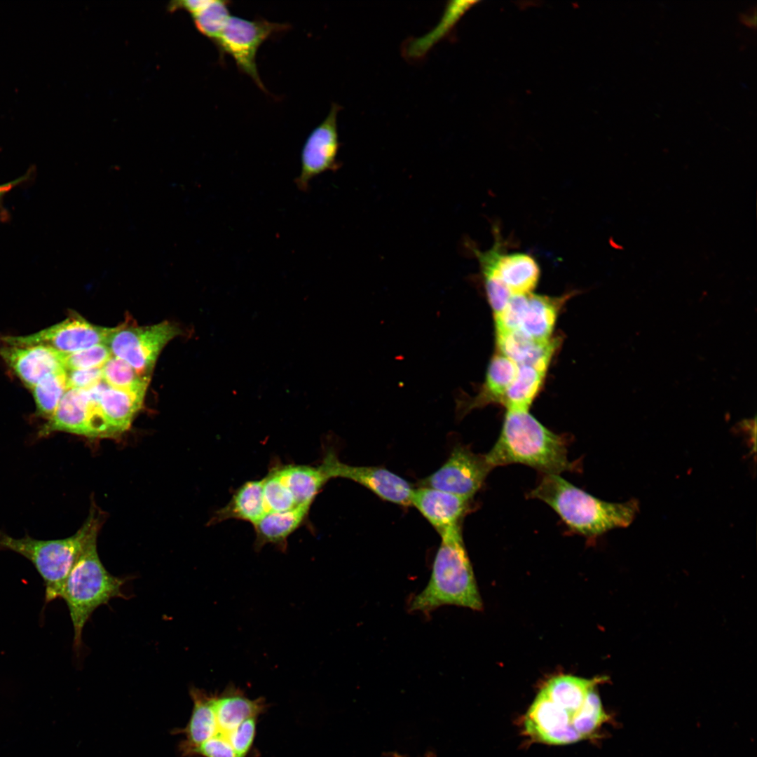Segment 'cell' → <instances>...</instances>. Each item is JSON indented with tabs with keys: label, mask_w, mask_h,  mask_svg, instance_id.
Here are the masks:
<instances>
[{
	"label": "cell",
	"mask_w": 757,
	"mask_h": 757,
	"mask_svg": "<svg viewBox=\"0 0 757 757\" xmlns=\"http://www.w3.org/2000/svg\"><path fill=\"white\" fill-rule=\"evenodd\" d=\"M146 390H124L106 386L99 405L108 425L110 437H117L128 430L140 409Z\"/></svg>",
	"instance_id": "obj_20"
},
{
	"label": "cell",
	"mask_w": 757,
	"mask_h": 757,
	"mask_svg": "<svg viewBox=\"0 0 757 757\" xmlns=\"http://www.w3.org/2000/svg\"><path fill=\"white\" fill-rule=\"evenodd\" d=\"M496 231L494 244L489 250L481 251L470 246L478 261L482 277L497 278L512 295L532 293L540 276L538 263L529 254L505 252L503 240Z\"/></svg>",
	"instance_id": "obj_8"
},
{
	"label": "cell",
	"mask_w": 757,
	"mask_h": 757,
	"mask_svg": "<svg viewBox=\"0 0 757 757\" xmlns=\"http://www.w3.org/2000/svg\"><path fill=\"white\" fill-rule=\"evenodd\" d=\"M127 580L105 568L97 553V537L92 538L70 571L61 595L74 628V652L81 648L82 632L92 613L113 598H125L121 589Z\"/></svg>",
	"instance_id": "obj_5"
},
{
	"label": "cell",
	"mask_w": 757,
	"mask_h": 757,
	"mask_svg": "<svg viewBox=\"0 0 757 757\" xmlns=\"http://www.w3.org/2000/svg\"><path fill=\"white\" fill-rule=\"evenodd\" d=\"M102 381L109 387L124 390H146L150 377L140 376L124 360L111 356L102 367Z\"/></svg>",
	"instance_id": "obj_30"
},
{
	"label": "cell",
	"mask_w": 757,
	"mask_h": 757,
	"mask_svg": "<svg viewBox=\"0 0 757 757\" xmlns=\"http://www.w3.org/2000/svg\"><path fill=\"white\" fill-rule=\"evenodd\" d=\"M528 497L552 507L573 533L594 539L615 528L628 526L639 512L636 500L622 503L600 500L559 475H543Z\"/></svg>",
	"instance_id": "obj_2"
},
{
	"label": "cell",
	"mask_w": 757,
	"mask_h": 757,
	"mask_svg": "<svg viewBox=\"0 0 757 757\" xmlns=\"http://www.w3.org/2000/svg\"><path fill=\"white\" fill-rule=\"evenodd\" d=\"M210 0H189L182 1L181 6L189 11L192 15L198 13L203 8Z\"/></svg>",
	"instance_id": "obj_40"
},
{
	"label": "cell",
	"mask_w": 757,
	"mask_h": 757,
	"mask_svg": "<svg viewBox=\"0 0 757 757\" xmlns=\"http://www.w3.org/2000/svg\"><path fill=\"white\" fill-rule=\"evenodd\" d=\"M278 468L296 505L313 503L315 496L331 479L323 461L316 466L290 464L278 465Z\"/></svg>",
	"instance_id": "obj_25"
},
{
	"label": "cell",
	"mask_w": 757,
	"mask_h": 757,
	"mask_svg": "<svg viewBox=\"0 0 757 757\" xmlns=\"http://www.w3.org/2000/svg\"><path fill=\"white\" fill-rule=\"evenodd\" d=\"M528 295H512L503 311L494 317L496 336L519 329L527 305Z\"/></svg>",
	"instance_id": "obj_34"
},
{
	"label": "cell",
	"mask_w": 757,
	"mask_h": 757,
	"mask_svg": "<svg viewBox=\"0 0 757 757\" xmlns=\"http://www.w3.org/2000/svg\"><path fill=\"white\" fill-rule=\"evenodd\" d=\"M67 390V370L50 374L32 388L37 415L49 419Z\"/></svg>",
	"instance_id": "obj_28"
},
{
	"label": "cell",
	"mask_w": 757,
	"mask_h": 757,
	"mask_svg": "<svg viewBox=\"0 0 757 757\" xmlns=\"http://www.w3.org/2000/svg\"><path fill=\"white\" fill-rule=\"evenodd\" d=\"M607 679L606 676L587 679L559 675L550 679L542 690L552 702L569 714L572 721L573 716L581 708L589 693Z\"/></svg>",
	"instance_id": "obj_26"
},
{
	"label": "cell",
	"mask_w": 757,
	"mask_h": 757,
	"mask_svg": "<svg viewBox=\"0 0 757 757\" xmlns=\"http://www.w3.org/2000/svg\"><path fill=\"white\" fill-rule=\"evenodd\" d=\"M28 177V175L26 174L20 177L15 179L11 182H8L5 184H0V201L10 191L17 186L18 184L22 183Z\"/></svg>",
	"instance_id": "obj_41"
},
{
	"label": "cell",
	"mask_w": 757,
	"mask_h": 757,
	"mask_svg": "<svg viewBox=\"0 0 757 757\" xmlns=\"http://www.w3.org/2000/svg\"><path fill=\"white\" fill-rule=\"evenodd\" d=\"M568 438L553 432L528 411H507L498 440L485 457L493 468L520 463L543 475L578 472L568 457Z\"/></svg>",
	"instance_id": "obj_1"
},
{
	"label": "cell",
	"mask_w": 757,
	"mask_h": 757,
	"mask_svg": "<svg viewBox=\"0 0 757 757\" xmlns=\"http://www.w3.org/2000/svg\"><path fill=\"white\" fill-rule=\"evenodd\" d=\"M263 493L267 512L286 511L296 505L278 466L273 468L263 478Z\"/></svg>",
	"instance_id": "obj_33"
},
{
	"label": "cell",
	"mask_w": 757,
	"mask_h": 757,
	"mask_svg": "<svg viewBox=\"0 0 757 757\" xmlns=\"http://www.w3.org/2000/svg\"><path fill=\"white\" fill-rule=\"evenodd\" d=\"M411 503L439 535L461 526L471 510V499L430 487L414 489Z\"/></svg>",
	"instance_id": "obj_15"
},
{
	"label": "cell",
	"mask_w": 757,
	"mask_h": 757,
	"mask_svg": "<svg viewBox=\"0 0 757 757\" xmlns=\"http://www.w3.org/2000/svg\"><path fill=\"white\" fill-rule=\"evenodd\" d=\"M256 725L257 717H252L225 735L237 757H246L250 751L255 737Z\"/></svg>",
	"instance_id": "obj_36"
},
{
	"label": "cell",
	"mask_w": 757,
	"mask_h": 757,
	"mask_svg": "<svg viewBox=\"0 0 757 757\" xmlns=\"http://www.w3.org/2000/svg\"><path fill=\"white\" fill-rule=\"evenodd\" d=\"M64 355L43 345L16 343L3 339L0 345V357L30 389L48 375L66 370Z\"/></svg>",
	"instance_id": "obj_13"
},
{
	"label": "cell",
	"mask_w": 757,
	"mask_h": 757,
	"mask_svg": "<svg viewBox=\"0 0 757 757\" xmlns=\"http://www.w3.org/2000/svg\"><path fill=\"white\" fill-rule=\"evenodd\" d=\"M574 294V292L560 296L528 294L527 305L519 329L536 341H550L561 309Z\"/></svg>",
	"instance_id": "obj_19"
},
{
	"label": "cell",
	"mask_w": 757,
	"mask_h": 757,
	"mask_svg": "<svg viewBox=\"0 0 757 757\" xmlns=\"http://www.w3.org/2000/svg\"><path fill=\"white\" fill-rule=\"evenodd\" d=\"M312 503L297 505L282 512H266L254 526V548L260 551L267 544L274 545L281 552L287 547V539L306 520Z\"/></svg>",
	"instance_id": "obj_18"
},
{
	"label": "cell",
	"mask_w": 757,
	"mask_h": 757,
	"mask_svg": "<svg viewBox=\"0 0 757 757\" xmlns=\"http://www.w3.org/2000/svg\"><path fill=\"white\" fill-rule=\"evenodd\" d=\"M426 587L410 603V611L428 614L446 605L480 611L482 599L462 538L461 526L440 535Z\"/></svg>",
	"instance_id": "obj_3"
},
{
	"label": "cell",
	"mask_w": 757,
	"mask_h": 757,
	"mask_svg": "<svg viewBox=\"0 0 757 757\" xmlns=\"http://www.w3.org/2000/svg\"><path fill=\"white\" fill-rule=\"evenodd\" d=\"M325 461L333 478L352 480L367 488L380 498L402 506L411 505L414 489L400 476L379 466H354L341 462L336 453L326 452Z\"/></svg>",
	"instance_id": "obj_12"
},
{
	"label": "cell",
	"mask_w": 757,
	"mask_h": 757,
	"mask_svg": "<svg viewBox=\"0 0 757 757\" xmlns=\"http://www.w3.org/2000/svg\"><path fill=\"white\" fill-rule=\"evenodd\" d=\"M67 389L89 390L102 381V367L67 371Z\"/></svg>",
	"instance_id": "obj_39"
},
{
	"label": "cell",
	"mask_w": 757,
	"mask_h": 757,
	"mask_svg": "<svg viewBox=\"0 0 757 757\" xmlns=\"http://www.w3.org/2000/svg\"><path fill=\"white\" fill-rule=\"evenodd\" d=\"M90 398L87 390L67 389L52 416L41 427L39 437L64 432L88 436Z\"/></svg>",
	"instance_id": "obj_17"
},
{
	"label": "cell",
	"mask_w": 757,
	"mask_h": 757,
	"mask_svg": "<svg viewBox=\"0 0 757 757\" xmlns=\"http://www.w3.org/2000/svg\"><path fill=\"white\" fill-rule=\"evenodd\" d=\"M186 756L237 757L226 737L219 733L191 749Z\"/></svg>",
	"instance_id": "obj_38"
},
{
	"label": "cell",
	"mask_w": 757,
	"mask_h": 757,
	"mask_svg": "<svg viewBox=\"0 0 757 757\" xmlns=\"http://www.w3.org/2000/svg\"><path fill=\"white\" fill-rule=\"evenodd\" d=\"M115 327L90 323L79 314L27 336H4L1 339L16 343L43 345L64 354H70L105 343Z\"/></svg>",
	"instance_id": "obj_10"
},
{
	"label": "cell",
	"mask_w": 757,
	"mask_h": 757,
	"mask_svg": "<svg viewBox=\"0 0 757 757\" xmlns=\"http://www.w3.org/2000/svg\"><path fill=\"white\" fill-rule=\"evenodd\" d=\"M739 20L742 23L745 24L746 25L749 26V27H756V7H754V9H753L752 13H740L739 14Z\"/></svg>",
	"instance_id": "obj_42"
},
{
	"label": "cell",
	"mask_w": 757,
	"mask_h": 757,
	"mask_svg": "<svg viewBox=\"0 0 757 757\" xmlns=\"http://www.w3.org/2000/svg\"><path fill=\"white\" fill-rule=\"evenodd\" d=\"M190 696L193 709L187 725L182 730L185 738L180 749L184 756L219 732L214 707L215 695L192 687Z\"/></svg>",
	"instance_id": "obj_22"
},
{
	"label": "cell",
	"mask_w": 757,
	"mask_h": 757,
	"mask_svg": "<svg viewBox=\"0 0 757 757\" xmlns=\"http://www.w3.org/2000/svg\"><path fill=\"white\" fill-rule=\"evenodd\" d=\"M518 365L498 352L491 358L484 383L477 395L472 397L456 400V414L461 418L471 411L490 404L503 405L504 397L514 379Z\"/></svg>",
	"instance_id": "obj_16"
},
{
	"label": "cell",
	"mask_w": 757,
	"mask_h": 757,
	"mask_svg": "<svg viewBox=\"0 0 757 757\" xmlns=\"http://www.w3.org/2000/svg\"><path fill=\"white\" fill-rule=\"evenodd\" d=\"M102 523L101 512L92 507L83 524L70 537L44 540L0 532V550L19 554L34 565L43 581L46 605L61 598L70 571L89 541L97 537Z\"/></svg>",
	"instance_id": "obj_4"
},
{
	"label": "cell",
	"mask_w": 757,
	"mask_h": 757,
	"mask_svg": "<svg viewBox=\"0 0 757 757\" xmlns=\"http://www.w3.org/2000/svg\"><path fill=\"white\" fill-rule=\"evenodd\" d=\"M492 469L485 455L477 454L465 446L458 445L446 461L423 479L421 484L472 499Z\"/></svg>",
	"instance_id": "obj_9"
},
{
	"label": "cell",
	"mask_w": 757,
	"mask_h": 757,
	"mask_svg": "<svg viewBox=\"0 0 757 757\" xmlns=\"http://www.w3.org/2000/svg\"><path fill=\"white\" fill-rule=\"evenodd\" d=\"M290 28L286 23L264 18L248 20L231 15L216 43L220 57L230 55L242 72L250 76L265 93L267 90L257 69L256 57L262 43L275 34Z\"/></svg>",
	"instance_id": "obj_7"
},
{
	"label": "cell",
	"mask_w": 757,
	"mask_h": 757,
	"mask_svg": "<svg viewBox=\"0 0 757 757\" xmlns=\"http://www.w3.org/2000/svg\"><path fill=\"white\" fill-rule=\"evenodd\" d=\"M489 304L493 317L499 315L507 304L512 294L499 280L491 277H482Z\"/></svg>",
	"instance_id": "obj_37"
},
{
	"label": "cell",
	"mask_w": 757,
	"mask_h": 757,
	"mask_svg": "<svg viewBox=\"0 0 757 757\" xmlns=\"http://www.w3.org/2000/svg\"><path fill=\"white\" fill-rule=\"evenodd\" d=\"M610 718L594 688L587 695L581 708L573 716L571 722L581 739H586L594 736Z\"/></svg>",
	"instance_id": "obj_31"
},
{
	"label": "cell",
	"mask_w": 757,
	"mask_h": 757,
	"mask_svg": "<svg viewBox=\"0 0 757 757\" xmlns=\"http://www.w3.org/2000/svg\"><path fill=\"white\" fill-rule=\"evenodd\" d=\"M341 106L333 103L326 118L306 138L301 152V170L295 179L297 188L308 191L311 181L318 175L338 167L339 148L337 114Z\"/></svg>",
	"instance_id": "obj_11"
},
{
	"label": "cell",
	"mask_w": 757,
	"mask_h": 757,
	"mask_svg": "<svg viewBox=\"0 0 757 757\" xmlns=\"http://www.w3.org/2000/svg\"><path fill=\"white\" fill-rule=\"evenodd\" d=\"M476 1H451L446 7L439 23L430 32L414 40L408 46L407 54L411 57H420L444 37L452 29L463 14Z\"/></svg>",
	"instance_id": "obj_29"
},
{
	"label": "cell",
	"mask_w": 757,
	"mask_h": 757,
	"mask_svg": "<svg viewBox=\"0 0 757 757\" xmlns=\"http://www.w3.org/2000/svg\"><path fill=\"white\" fill-rule=\"evenodd\" d=\"M549 366H518L516 376L507 390L503 406L507 411H528L542 388Z\"/></svg>",
	"instance_id": "obj_27"
},
{
	"label": "cell",
	"mask_w": 757,
	"mask_h": 757,
	"mask_svg": "<svg viewBox=\"0 0 757 757\" xmlns=\"http://www.w3.org/2000/svg\"><path fill=\"white\" fill-rule=\"evenodd\" d=\"M267 512L263 493V479L245 482L223 507L217 510L210 524L228 519L247 521L254 525Z\"/></svg>",
	"instance_id": "obj_24"
},
{
	"label": "cell",
	"mask_w": 757,
	"mask_h": 757,
	"mask_svg": "<svg viewBox=\"0 0 757 757\" xmlns=\"http://www.w3.org/2000/svg\"><path fill=\"white\" fill-rule=\"evenodd\" d=\"M526 733L540 742L564 745L582 740L572 725L571 716L552 702L541 690L524 720Z\"/></svg>",
	"instance_id": "obj_14"
},
{
	"label": "cell",
	"mask_w": 757,
	"mask_h": 757,
	"mask_svg": "<svg viewBox=\"0 0 757 757\" xmlns=\"http://www.w3.org/2000/svg\"><path fill=\"white\" fill-rule=\"evenodd\" d=\"M229 5L228 1L210 0L203 8L193 15L196 28L214 44L231 15Z\"/></svg>",
	"instance_id": "obj_32"
},
{
	"label": "cell",
	"mask_w": 757,
	"mask_h": 757,
	"mask_svg": "<svg viewBox=\"0 0 757 757\" xmlns=\"http://www.w3.org/2000/svg\"><path fill=\"white\" fill-rule=\"evenodd\" d=\"M214 711L218 733L226 735L244 721L257 717L265 708L263 698L251 700L233 684L229 685L219 695H215Z\"/></svg>",
	"instance_id": "obj_21"
},
{
	"label": "cell",
	"mask_w": 757,
	"mask_h": 757,
	"mask_svg": "<svg viewBox=\"0 0 757 757\" xmlns=\"http://www.w3.org/2000/svg\"><path fill=\"white\" fill-rule=\"evenodd\" d=\"M112 356L109 347L105 343L64 355V364L67 371L100 368Z\"/></svg>",
	"instance_id": "obj_35"
},
{
	"label": "cell",
	"mask_w": 757,
	"mask_h": 757,
	"mask_svg": "<svg viewBox=\"0 0 757 757\" xmlns=\"http://www.w3.org/2000/svg\"><path fill=\"white\" fill-rule=\"evenodd\" d=\"M182 333L179 326L168 321L148 326L124 323L115 327L105 344L113 356L128 363L140 376L151 377L163 348Z\"/></svg>",
	"instance_id": "obj_6"
},
{
	"label": "cell",
	"mask_w": 757,
	"mask_h": 757,
	"mask_svg": "<svg viewBox=\"0 0 757 757\" xmlns=\"http://www.w3.org/2000/svg\"><path fill=\"white\" fill-rule=\"evenodd\" d=\"M498 352L502 353L518 366L531 364L549 365L557 349L559 338H552L547 342L536 341L526 336L519 329L496 336Z\"/></svg>",
	"instance_id": "obj_23"
}]
</instances>
